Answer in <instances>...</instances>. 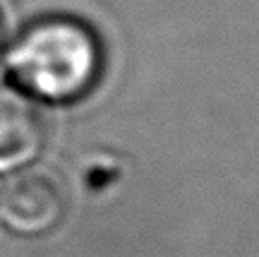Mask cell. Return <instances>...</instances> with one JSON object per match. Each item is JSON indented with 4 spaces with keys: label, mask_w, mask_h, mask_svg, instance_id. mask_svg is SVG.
Returning <instances> with one entry per match:
<instances>
[{
    "label": "cell",
    "mask_w": 259,
    "mask_h": 257,
    "mask_svg": "<svg viewBox=\"0 0 259 257\" xmlns=\"http://www.w3.org/2000/svg\"><path fill=\"white\" fill-rule=\"evenodd\" d=\"M0 214L19 233H46L65 216L63 188L44 173L17 175L3 188Z\"/></svg>",
    "instance_id": "2"
},
{
    "label": "cell",
    "mask_w": 259,
    "mask_h": 257,
    "mask_svg": "<svg viewBox=\"0 0 259 257\" xmlns=\"http://www.w3.org/2000/svg\"><path fill=\"white\" fill-rule=\"evenodd\" d=\"M8 70L19 89L34 96L56 103L77 101L101 77V39L74 15H44L12 41Z\"/></svg>",
    "instance_id": "1"
},
{
    "label": "cell",
    "mask_w": 259,
    "mask_h": 257,
    "mask_svg": "<svg viewBox=\"0 0 259 257\" xmlns=\"http://www.w3.org/2000/svg\"><path fill=\"white\" fill-rule=\"evenodd\" d=\"M46 142V123L24 89L0 80V171L34 161Z\"/></svg>",
    "instance_id": "3"
}]
</instances>
